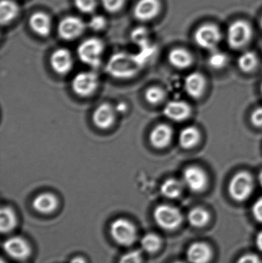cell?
<instances>
[{"mask_svg":"<svg viewBox=\"0 0 262 263\" xmlns=\"http://www.w3.org/2000/svg\"><path fill=\"white\" fill-rule=\"evenodd\" d=\"M116 109L112 105L104 103L100 104L94 111L92 121L100 129H108L113 126L115 121Z\"/></svg>","mask_w":262,"mask_h":263,"instance_id":"obj_12","label":"cell"},{"mask_svg":"<svg viewBox=\"0 0 262 263\" xmlns=\"http://www.w3.org/2000/svg\"><path fill=\"white\" fill-rule=\"evenodd\" d=\"M18 5L12 0H2L0 4V20L3 25L7 24L18 15Z\"/></svg>","mask_w":262,"mask_h":263,"instance_id":"obj_22","label":"cell"},{"mask_svg":"<svg viewBox=\"0 0 262 263\" xmlns=\"http://www.w3.org/2000/svg\"><path fill=\"white\" fill-rule=\"evenodd\" d=\"M78 10L83 13H92L96 9V0H74Z\"/></svg>","mask_w":262,"mask_h":263,"instance_id":"obj_30","label":"cell"},{"mask_svg":"<svg viewBox=\"0 0 262 263\" xmlns=\"http://www.w3.org/2000/svg\"><path fill=\"white\" fill-rule=\"evenodd\" d=\"M174 263H185V262H181V261H177V262H175Z\"/></svg>","mask_w":262,"mask_h":263,"instance_id":"obj_42","label":"cell"},{"mask_svg":"<svg viewBox=\"0 0 262 263\" xmlns=\"http://www.w3.org/2000/svg\"><path fill=\"white\" fill-rule=\"evenodd\" d=\"M200 138L201 136H200L199 131L196 128L193 126H188L180 133V145L186 149L193 148L199 142Z\"/></svg>","mask_w":262,"mask_h":263,"instance_id":"obj_21","label":"cell"},{"mask_svg":"<svg viewBox=\"0 0 262 263\" xmlns=\"http://www.w3.org/2000/svg\"><path fill=\"white\" fill-rule=\"evenodd\" d=\"M209 63L213 69H223L227 65L228 57L224 52L215 50L209 57Z\"/></svg>","mask_w":262,"mask_h":263,"instance_id":"obj_29","label":"cell"},{"mask_svg":"<svg viewBox=\"0 0 262 263\" xmlns=\"http://www.w3.org/2000/svg\"><path fill=\"white\" fill-rule=\"evenodd\" d=\"M173 137V130L169 125L161 123L157 125L151 131L149 141L152 146L158 149L166 148L171 143Z\"/></svg>","mask_w":262,"mask_h":263,"instance_id":"obj_14","label":"cell"},{"mask_svg":"<svg viewBox=\"0 0 262 263\" xmlns=\"http://www.w3.org/2000/svg\"><path fill=\"white\" fill-rule=\"evenodd\" d=\"M29 26L37 35L47 36L50 33L52 27L50 17L45 12H35L29 18Z\"/></svg>","mask_w":262,"mask_h":263,"instance_id":"obj_19","label":"cell"},{"mask_svg":"<svg viewBox=\"0 0 262 263\" xmlns=\"http://www.w3.org/2000/svg\"><path fill=\"white\" fill-rule=\"evenodd\" d=\"M165 116L169 120L182 122L187 120L191 115V108L189 104L179 100L169 102L165 106Z\"/></svg>","mask_w":262,"mask_h":263,"instance_id":"obj_15","label":"cell"},{"mask_svg":"<svg viewBox=\"0 0 262 263\" xmlns=\"http://www.w3.org/2000/svg\"><path fill=\"white\" fill-rule=\"evenodd\" d=\"M103 42L98 38H89L84 40L77 49L78 59L82 63L91 67L100 66L104 53Z\"/></svg>","mask_w":262,"mask_h":263,"instance_id":"obj_1","label":"cell"},{"mask_svg":"<svg viewBox=\"0 0 262 263\" xmlns=\"http://www.w3.org/2000/svg\"><path fill=\"white\" fill-rule=\"evenodd\" d=\"M258 180H259L260 184L262 186V171L260 173L259 176H258Z\"/></svg>","mask_w":262,"mask_h":263,"instance_id":"obj_40","label":"cell"},{"mask_svg":"<svg viewBox=\"0 0 262 263\" xmlns=\"http://www.w3.org/2000/svg\"><path fill=\"white\" fill-rule=\"evenodd\" d=\"M115 109H116V112H124L127 109V106L123 103H118L116 107H115Z\"/></svg>","mask_w":262,"mask_h":263,"instance_id":"obj_38","label":"cell"},{"mask_svg":"<svg viewBox=\"0 0 262 263\" xmlns=\"http://www.w3.org/2000/svg\"><path fill=\"white\" fill-rule=\"evenodd\" d=\"M69 263H86L83 258L82 257H75L70 261Z\"/></svg>","mask_w":262,"mask_h":263,"instance_id":"obj_39","label":"cell"},{"mask_svg":"<svg viewBox=\"0 0 262 263\" xmlns=\"http://www.w3.org/2000/svg\"><path fill=\"white\" fill-rule=\"evenodd\" d=\"M98 75L92 71H84L75 75L72 81V89L80 97H89L93 95L98 88Z\"/></svg>","mask_w":262,"mask_h":263,"instance_id":"obj_4","label":"cell"},{"mask_svg":"<svg viewBox=\"0 0 262 263\" xmlns=\"http://www.w3.org/2000/svg\"><path fill=\"white\" fill-rule=\"evenodd\" d=\"M261 49H262V44H261Z\"/></svg>","mask_w":262,"mask_h":263,"instance_id":"obj_45","label":"cell"},{"mask_svg":"<svg viewBox=\"0 0 262 263\" xmlns=\"http://www.w3.org/2000/svg\"><path fill=\"white\" fill-rule=\"evenodd\" d=\"M145 98L149 104L158 105L164 101L166 92L159 86H151L146 91Z\"/></svg>","mask_w":262,"mask_h":263,"instance_id":"obj_28","label":"cell"},{"mask_svg":"<svg viewBox=\"0 0 262 263\" xmlns=\"http://www.w3.org/2000/svg\"><path fill=\"white\" fill-rule=\"evenodd\" d=\"M236 263H261V260L256 255L246 254L241 256Z\"/></svg>","mask_w":262,"mask_h":263,"instance_id":"obj_36","label":"cell"},{"mask_svg":"<svg viewBox=\"0 0 262 263\" xmlns=\"http://www.w3.org/2000/svg\"><path fill=\"white\" fill-rule=\"evenodd\" d=\"M58 200L56 196L51 193L38 194L32 201V207L35 211L43 214H49L56 210Z\"/></svg>","mask_w":262,"mask_h":263,"instance_id":"obj_16","label":"cell"},{"mask_svg":"<svg viewBox=\"0 0 262 263\" xmlns=\"http://www.w3.org/2000/svg\"><path fill=\"white\" fill-rule=\"evenodd\" d=\"M183 182L185 185L194 193H200L208 185V176L201 168L189 166L183 172Z\"/></svg>","mask_w":262,"mask_h":263,"instance_id":"obj_9","label":"cell"},{"mask_svg":"<svg viewBox=\"0 0 262 263\" xmlns=\"http://www.w3.org/2000/svg\"><path fill=\"white\" fill-rule=\"evenodd\" d=\"M50 65L55 73L64 76L72 71L74 60L69 49L59 48L52 52L50 57Z\"/></svg>","mask_w":262,"mask_h":263,"instance_id":"obj_10","label":"cell"},{"mask_svg":"<svg viewBox=\"0 0 262 263\" xmlns=\"http://www.w3.org/2000/svg\"><path fill=\"white\" fill-rule=\"evenodd\" d=\"M154 219L157 225L166 230L178 228L183 222L181 212L170 205H160L154 211Z\"/></svg>","mask_w":262,"mask_h":263,"instance_id":"obj_7","label":"cell"},{"mask_svg":"<svg viewBox=\"0 0 262 263\" xmlns=\"http://www.w3.org/2000/svg\"><path fill=\"white\" fill-rule=\"evenodd\" d=\"M252 213L258 222H262V197L255 201L252 206Z\"/></svg>","mask_w":262,"mask_h":263,"instance_id":"obj_34","label":"cell"},{"mask_svg":"<svg viewBox=\"0 0 262 263\" xmlns=\"http://www.w3.org/2000/svg\"><path fill=\"white\" fill-rule=\"evenodd\" d=\"M141 245L145 251L153 253L159 250L162 245V240L159 236H157L156 234L149 233L142 239Z\"/></svg>","mask_w":262,"mask_h":263,"instance_id":"obj_27","label":"cell"},{"mask_svg":"<svg viewBox=\"0 0 262 263\" xmlns=\"http://www.w3.org/2000/svg\"><path fill=\"white\" fill-rule=\"evenodd\" d=\"M210 216L206 210L201 208H195L191 210L188 215V220L191 225L195 227H203L209 222Z\"/></svg>","mask_w":262,"mask_h":263,"instance_id":"obj_25","label":"cell"},{"mask_svg":"<svg viewBox=\"0 0 262 263\" xmlns=\"http://www.w3.org/2000/svg\"><path fill=\"white\" fill-rule=\"evenodd\" d=\"M188 261L190 263H208L212 256L210 247L204 242H195L188 249Z\"/></svg>","mask_w":262,"mask_h":263,"instance_id":"obj_17","label":"cell"},{"mask_svg":"<svg viewBox=\"0 0 262 263\" xmlns=\"http://www.w3.org/2000/svg\"><path fill=\"white\" fill-rule=\"evenodd\" d=\"M256 246L258 250L262 252V231L258 233L256 237Z\"/></svg>","mask_w":262,"mask_h":263,"instance_id":"obj_37","label":"cell"},{"mask_svg":"<svg viewBox=\"0 0 262 263\" xmlns=\"http://www.w3.org/2000/svg\"><path fill=\"white\" fill-rule=\"evenodd\" d=\"M238 66L244 72H251L258 65V58L255 52L247 51L240 55L238 60Z\"/></svg>","mask_w":262,"mask_h":263,"instance_id":"obj_26","label":"cell"},{"mask_svg":"<svg viewBox=\"0 0 262 263\" xmlns=\"http://www.w3.org/2000/svg\"><path fill=\"white\" fill-rule=\"evenodd\" d=\"M160 9L158 0H139L134 8V15L140 21H149L158 15Z\"/></svg>","mask_w":262,"mask_h":263,"instance_id":"obj_13","label":"cell"},{"mask_svg":"<svg viewBox=\"0 0 262 263\" xmlns=\"http://www.w3.org/2000/svg\"><path fill=\"white\" fill-rule=\"evenodd\" d=\"M161 193L168 199H176L183 192V184L175 179H168L161 185Z\"/></svg>","mask_w":262,"mask_h":263,"instance_id":"obj_24","label":"cell"},{"mask_svg":"<svg viewBox=\"0 0 262 263\" xmlns=\"http://www.w3.org/2000/svg\"><path fill=\"white\" fill-rule=\"evenodd\" d=\"M110 233L112 239L121 246L129 247L137 239V230L135 226L123 218L115 219L110 227Z\"/></svg>","mask_w":262,"mask_h":263,"instance_id":"obj_3","label":"cell"},{"mask_svg":"<svg viewBox=\"0 0 262 263\" xmlns=\"http://www.w3.org/2000/svg\"><path fill=\"white\" fill-rule=\"evenodd\" d=\"M118 263H143V256L138 250H133L123 255Z\"/></svg>","mask_w":262,"mask_h":263,"instance_id":"obj_31","label":"cell"},{"mask_svg":"<svg viewBox=\"0 0 262 263\" xmlns=\"http://www.w3.org/2000/svg\"><path fill=\"white\" fill-rule=\"evenodd\" d=\"M252 123L258 127L262 126V107L258 108V109L254 110L252 112V117H251Z\"/></svg>","mask_w":262,"mask_h":263,"instance_id":"obj_35","label":"cell"},{"mask_svg":"<svg viewBox=\"0 0 262 263\" xmlns=\"http://www.w3.org/2000/svg\"><path fill=\"white\" fill-rule=\"evenodd\" d=\"M103 7L108 12H116L123 8L125 0H101Z\"/></svg>","mask_w":262,"mask_h":263,"instance_id":"obj_32","label":"cell"},{"mask_svg":"<svg viewBox=\"0 0 262 263\" xmlns=\"http://www.w3.org/2000/svg\"><path fill=\"white\" fill-rule=\"evenodd\" d=\"M254 182L252 176L247 172H240L233 176L229 182V194L235 200H246L252 193Z\"/></svg>","mask_w":262,"mask_h":263,"instance_id":"obj_5","label":"cell"},{"mask_svg":"<svg viewBox=\"0 0 262 263\" xmlns=\"http://www.w3.org/2000/svg\"><path fill=\"white\" fill-rule=\"evenodd\" d=\"M206 84V80L201 73L192 72L185 80V89L189 97L198 99L203 96Z\"/></svg>","mask_w":262,"mask_h":263,"instance_id":"obj_18","label":"cell"},{"mask_svg":"<svg viewBox=\"0 0 262 263\" xmlns=\"http://www.w3.org/2000/svg\"><path fill=\"white\" fill-rule=\"evenodd\" d=\"M252 35L253 30L247 21L236 20L229 26L228 29V43L232 49H241L249 44Z\"/></svg>","mask_w":262,"mask_h":263,"instance_id":"obj_2","label":"cell"},{"mask_svg":"<svg viewBox=\"0 0 262 263\" xmlns=\"http://www.w3.org/2000/svg\"><path fill=\"white\" fill-rule=\"evenodd\" d=\"M0 230L2 233H9L16 227V216L12 209L9 207H3L0 212Z\"/></svg>","mask_w":262,"mask_h":263,"instance_id":"obj_23","label":"cell"},{"mask_svg":"<svg viewBox=\"0 0 262 263\" xmlns=\"http://www.w3.org/2000/svg\"><path fill=\"white\" fill-rule=\"evenodd\" d=\"M169 61L174 67L183 69L191 66L192 63V57L187 49L183 48H175L169 52Z\"/></svg>","mask_w":262,"mask_h":263,"instance_id":"obj_20","label":"cell"},{"mask_svg":"<svg viewBox=\"0 0 262 263\" xmlns=\"http://www.w3.org/2000/svg\"><path fill=\"white\" fill-rule=\"evenodd\" d=\"M195 43L200 47L207 50H215L221 40L219 28L213 23L201 25L194 35Z\"/></svg>","mask_w":262,"mask_h":263,"instance_id":"obj_6","label":"cell"},{"mask_svg":"<svg viewBox=\"0 0 262 263\" xmlns=\"http://www.w3.org/2000/svg\"><path fill=\"white\" fill-rule=\"evenodd\" d=\"M261 94H262V83H261Z\"/></svg>","mask_w":262,"mask_h":263,"instance_id":"obj_44","label":"cell"},{"mask_svg":"<svg viewBox=\"0 0 262 263\" xmlns=\"http://www.w3.org/2000/svg\"><path fill=\"white\" fill-rule=\"evenodd\" d=\"M86 23L76 16H68L63 18L58 26L59 36L65 40H73L84 32Z\"/></svg>","mask_w":262,"mask_h":263,"instance_id":"obj_8","label":"cell"},{"mask_svg":"<svg viewBox=\"0 0 262 263\" xmlns=\"http://www.w3.org/2000/svg\"><path fill=\"white\" fill-rule=\"evenodd\" d=\"M1 263H6L5 262L4 259H2Z\"/></svg>","mask_w":262,"mask_h":263,"instance_id":"obj_43","label":"cell"},{"mask_svg":"<svg viewBox=\"0 0 262 263\" xmlns=\"http://www.w3.org/2000/svg\"><path fill=\"white\" fill-rule=\"evenodd\" d=\"M89 27L95 31H100L106 26V20L103 15H94L89 23Z\"/></svg>","mask_w":262,"mask_h":263,"instance_id":"obj_33","label":"cell"},{"mask_svg":"<svg viewBox=\"0 0 262 263\" xmlns=\"http://www.w3.org/2000/svg\"><path fill=\"white\" fill-rule=\"evenodd\" d=\"M260 25H261V27L262 28V16L261 18V20H260Z\"/></svg>","mask_w":262,"mask_h":263,"instance_id":"obj_41","label":"cell"},{"mask_svg":"<svg viewBox=\"0 0 262 263\" xmlns=\"http://www.w3.org/2000/svg\"><path fill=\"white\" fill-rule=\"evenodd\" d=\"M3 250L8 256L16 260H25L31 254V247L22 237L9 238L3 243Z\"/></svg>","mask_w":262,"mask_h":263,"instance_id":"obj_11","label":"cell"}]
</instances>
